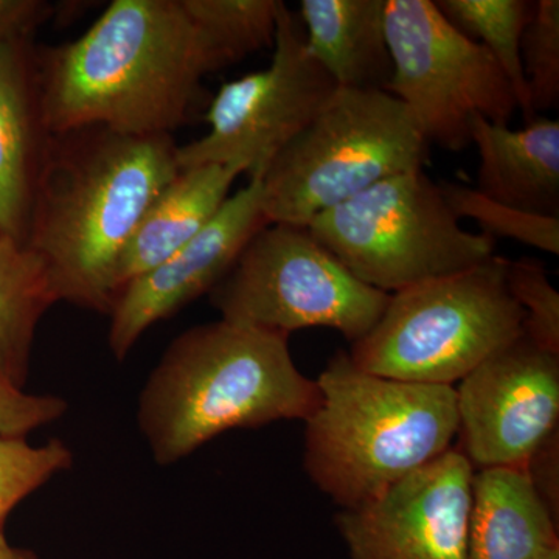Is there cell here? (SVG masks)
<instances>
[{"instance_id": "8992f818", "label": "cell", "mask_w": 559, "mask_h": 559, "mask_svg": "<svg viewBox=\"0 0 559 559\" xmlns=\"http://www.w3.org/2000/svg\"><path fill=\"white\" fill-rule=\"evenodd\" d=\"M429 145L389 92L337 87L263 178L270 224L307 226L390 176L423 170Z\"/></svg>"}, {"instance_id": "d4e9b609", "label": "cell", "mask_w": 559, "mask_h": 559, "mask_svg": "<svg viewBox=\"0 0 559 559\" xmlns=\"http://www.w3.org/2000/svg\"><path fill=\"white\" fill-rule=\"evenodd\" d=\"M511 297L524 311V334L559 355V293L538 260L521 259L507 264Z\"/></svg>"}, {"instance_id": "52a82bcc", "label": "cell", "mask_w": 559, "mask_h": 559, "mask_svg": "<svg viewBox=\"0 0 559 559\" xmlns=\"http://www.w3.org/2000/svg\"><path fill=\"white\" fill-rule=\"evenodd\" d=\"M308 229L356 278L388 294L469 270L496 249L495 238L460 226L423 170L380 180L320 213Z\"/></svg>"}, {"instance_id": "277c9868", "label": "cell", "mask_w": 559, "mask_h": 559, "mask_svg": "<svg viewBox=\"0 0 559 559\" xmlns=\"http://www.w3.org/2000/svg\"><path fill=\"white\" fill-rule=\"evenodd\" d=\"M307 419L305 469L342 510L380 498L454 447L457 390L390 380L337 352L318 378Z\"/></svg>"}, {"instance_id": "30bf717a", "label": "cell", "mask_w": 559, "mask_h": 559, "mask_svg": "<svg viewBox=\"0 0 559 559\" xmlns=\"http://www.w3.org/2000/svg\"><path fill=\"white\" fill-rule=\"evenodd\" d=\"M336 90L311 57L299 16L282 2L271 64L221 86L205 114L207 134L178 148L179 170L223 165L260 180Z\"/></svg>"}, {"instance_id": "44dd1931", "label": "cell", "mask_w": 559, "mask_h": 559, "mask_svg": "<svg viewBox=\"0 0 559 559\" xmlns=\"http://www.w3.org/2000/svg\"><path fill=\"white\" fill-rule=\"evenodd\" d=\"M207 49L213 72L274 47L278 0H182Z\"/></svg>"}, {"instance_id": "9a60e30c", "label": "cell", "mask_w": 559, "mask_h": 559, "mask_svg": "<svg viewBox=\"0 0 559 559\" xmlns=\"http://www.w3.org/2000/svg\"><path fill=\"white\" fill-rule=\"evenodd\" d=\"M477 187L510 207L559 218V121L535 117L524 128L473 121Z\"/></svg>"}, {"instance_id": "2e32d148", "label": "cell", "mask_w": 559, "mask_h": 559, "mask_svg": "<svg viewBox=\"0 0 559 559\" xmlns=\"http://www.w3.org/2000/svg\"><path fill=\"white\" fill-rule=\"evenodd\" d=\"M559 549L558 518L540 498L527 469L474 471L469 559H539Z\"/></svg>"}, {"instance_id": "5bb4252c", "label": "cell", "mask_w": 559, "mask_h": 559, "mask_svg": "<svg viewBox=\"0 0 559 559\" xmlns=\"http://www.w3.org/2000/svg\"><path fill=\"white\" fill-rule=\"evenodd\" d=\"M53 139L40 98L35 39L0 49V237L25 245Z\"/></svg>"}, {"instance_id": "7a4b0ae2", "label": "cell", "mask_w": 559, "mask_h": 559, "mask_svg": "<svg viewBox=\"0 0 559 559\" xmlns=\"http://www.w3.org/2000/svg\"><path fill=\"white\" fill-rule=\"evenodd\" d=\"M173 135L102 127L53 134L27 241L60 301L109 314L116 272L140 219L179 171Z\"/></svg>"}, {"instance_id": "d6986e66", "label": "cell", "mask_w": 559, "mask_h": 559, "mask_svg": "<svg viewBox=\"0 0 559 559\" xmlns=\"http://www.w3.org/2000/svg\"><path fill=\"white\" fill-rule=\"evenodd\" d=\"M58 301L50 272L38 253L0 237V380L24 389L36 329Z\"/></svg>"}, {"instance_id": "9c48e42d", "label": "cell", "mask_w": 559, "mask_h": 559, "mask_svg": "<svg viewBox=\"0 0 559 559\" xmlns=\"http://www.w3.org/2000/svg\"><path fill=\"white\" fill-rule=\"evenodd\" d=\"M384 22L392 60L385 92L406 106L429 146L468 148L477 117L509 124L518 103L506 73L433 0H385Z\"/></svg>"}, {"instance_id": "3957f363", "label": "cell", "mask_w": 559, "mask_h": 559, "mask_svg": "<svg viewBox=\"0 0 559 559\" xmlns=\"http://www.w3.org/2000/svg\"><path fill=\"white\" fill-rule=\"evenodd\" d=\"M289 334L218 322L168 345L139 396V428L162 466L186 459L227 430L304 419L320 404L301 374Z\"/></svg>"}, {"instance_id": "e0dca14e", "label": "cell", "mask_w": 559, "mask_h": 559, "mask_svg": "<svg viewBox=\"0 0 559 559\" xmlns=\"http://www.w3.org/2000/svg\"><path fill=\"white\" fill-rule=\"evenodd\" d=\"M240 173L223 165L180 168L140 219L116 272V296L193 240L229 200ZM116 299V297H114Z\"/></svg>"}, {"instance_id": "ac0fdd59", "label": "cell", "mask_w": 559, "mask_h": 559, "mask_svg": "<svg viewBox=\"0 0 559 559\" xmlns=\"http://www.w3.org/2000/svg\"><path fill=\"white\" fill-rule=\"evenodd\" d=\"M297 16L311 57L337 87L385 91V0H301Z\"/></svg>"}, {"instance_id": "4fadbf2b", "label": "cell", "mask_w": 559, "mask_h": 559, "mask_svg": "<svg viewBox=\"0 0 559 559\" xmlns=\"http://www.w3.org/2000/svg\"><path fill=\"white\" fill-rule=\"evenodd\" d=\"M267 224L261 180H249L245 189L230 194L193 240L159 266L127 283L109 311L108 342L114 358H127L150 326L215 288L250 238Z\"/></svg>"}, {"instance_id": "f1b7e54d", "label": "cell", "mask_w": 559, "mask_h": 559, "mask_svg": "<svg viewBox=\"0 0 559 559\" xmlns=\"http://www.w3.org/2000/svg\"><path fill=\"white\" fill-rule=\"evenodd\" d=\"M0 559H36L32 551L11 546L0 530Z\"/></svg>"}, {"instance_id": "7c38bea8", "label": "cell", "mask_w": 559, "mask_h": 559, "mask_svg": "<svg viewBox=\"0 0 559 559\" xmlns=\"http://www.w3.org/2000/svg\"><path fill=\"white\" fill-rule=\"evenodd\" d=\"M473 465L457 444L355 510L337 528L352 559H469Z\"/></svg>"}, {"instance_id": "ba28073f", "label": "cell", "mask_w": 559, "mask_h": 559, "mask_svg": "<svg viewBox=\"0 0 559 559\" xmlns=\"http://www.w3.org/2000/svg\"><path fill=\"white\" fill-rule=\"evenodd\" d=\"M221 319L275 333L325 326L355 344L390 294L356 278L307 226L267 224L209 293Z\"/></svg>"}, {"instance_id": "83f0119b", "label": "cell", "mask_w": 559, "mask_h": 559, "mask_svg": "<svg viewBox=\"0 0 559 559\" xmlns=\"http://www.w3.org/2000/svg\"><path fill=\"white\" fill-rule=\"evenodd\" d=\"M558 430L544 441L543 447L535 452L525 469L530 479L538 489L540 498L547 503L551 513L558 518Z\"/></svg>"}, {"instance_id": "6da1fadb", "label": "cell", "mask_w": 559, "mask_h": 559, "mask_svg": "<svg viewBox=\"0 0 559 559\" xmlns=\"http://www.w3.org/2000/svg\"><path fill=\"white\" fill-rule=\"evenodd\" d=\"M51 134L102 127L171 135L201 105L213 72L182 0H114L79 39L36 44Z\"/></svg>"}, {"instance_id": "4316f807", "label": "cell", "mask_w": 559, "mask_h": 559, "mask_svg": "<svg viewBox=\"0 0 559 559\" xmlns=\"http://www.w3.org/2000/svg\"><path fill=\"white\" fill-rule=\"evenodd\" d=\"M53 14L43 0H0V49L20 40L35 39L40 25Z\"/></svg>"}, {"instance_id": "603a6c76", "label": "cell", "mask_w": 559, "mask_h": 559, "mask_svg": "<svg viewBox=\"0 0 559 559\" xmlns=\"http://www.w3.org/2000/svg\"><path fill=\"white\" fill-rule=\"evenodd\" d=\"M72 463V451L64 441L32 447L22 437H0V528L22 500Z\"/></svg>"}, {"instance_id": "f546056e", "label": "cell", "mask_w": 559, "mask_h": 559, "mask_svg": "<svg viewBox=\"0 0 559 559\" xmlns=\"http://www.w3.org/2000/svg\"><path fill=\"white\" fill-rule=\"evenodd\" d=\"M539 559H559V549L551 550L549 554L544 555V557Z\"/></svg>"}, {"instance_id": "7402d4cb", "label": "cell", "mask_w": 559, "mask_h": 559, "mask_svg": "<svg viewBox=\"0 0 559 559\" xmlns=\"http://www.w3.org/2000/svg\"><path fill=\"white\" fill-rule=\"evenodd\" d=\"M441 193L457 218L476 221L481 234L491 238H510L522 245L559 253V218L536 215L525 210L510 207L485 197L479 190L459 183L440 182Z\"/></svg>"}, {"instance_id": "ffe728a7", "label": "cell", "mask_w": 559, "mask_h": 559, "mask_svg": "<svg viewBox=\"0 0 559 559\" xmlns=\"http://www.w3.org/2000/svg\"><path fill=\"white\" fill-rule=\"evenodd\" d=\"M436 7L457 31L481 44L506 73L518 109L527 121L535 119L527 81L521 64V39L532 14L527 0H436Z\"/></svg>"}, {"instance_id": "5b68a950", "label": "cell", "mask_w": 559, "mask_h": 559, "mask_svg": "<svg viewBox=\"0 0 559 559\" xmlns=\"http://www.w3.org/2000/svg\"><path fill=\"white\" fill-rule=\"evenodd\" d=\"M507 264L495 253L469 270L390 294L377 325L352 344L349 358L378 377L454 388L524 334L525 314L511 297Z\"/></svg>"}, {"instance_id": "8fae6325", "label": "cell", "mask_w": 559, "mask_h": 559, "mask_svg": "<svg viewBox=\"0 0 559 559\" xmlns=\"http://www.w3.org/2000/svg\"><path fill=\"white\" fill-rule=\"evenodd\" d=\"M460 451L474 469L525 468L558 430L559 355L525 334L460 381Z\"/></svg>"}, {"instance_id": "cb8c5ba5", "label": "cell", "mask_w": 559, "mask_h": 559, "mask_svg": "<svg viewBox=\"0 0 559 559\" xmlns=\"http://www.w3.org/2000/svg\"><path fill=\"white\" fill-rule=\"evenodd\" d=\"M521 64L527 81L533 114L557 108L559 103V2H533L522 33Z\"/></svg>"}, {"instance_id": "484cf974", "label": "cell", "mask_w": 559, "mask_h": 559, "mask_svg": "<svg viewBox=\"0 0 559 559\" xmlns=\"http://www.w3.org/2000/svg\"><path fill=\"white\" fill-rule=\"evenodd\" d=\"M68 412L60 396L32 395L0 380V437H25Z\"/></svg>"}]
</instances>
